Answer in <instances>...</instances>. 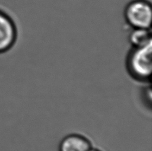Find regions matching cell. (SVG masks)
<instances>
[{"label":"cell","mask_w":152,"mask_h":151,"mask_svg":"<svg viewBox=\"0 0 152 151\" xmlns=\"http://www.w3.org/2000/svg\"><path fill=\"white\" fill-rule=\"evenodd\" d=\"M152 42L145 46L132 47L127 53L126 67L132 79L146 83L151 78L152 71Z\"/></svg>","instance_id":"obj_1"},{"label":"cell","mask_w":152,"mask_h":151,"mask_svg":"<svg viewBox=\"0 0 152 151\" xmlns=\"http://www.w3.org/2000/svg\"><path fill=\"white\" fill-rule=\"evenodd\" d=\"M124 18L132 29H151L152 7L148 0H132L125 7Z\"/></svg>","instance_id":"obj_2"},{"label":"cell","mask_w":152,"mask_h":151,"mask_svg":"<svg viewBox=\"0 0 152 151\" xmlns=\"http://www.w3.org/2000/svg\"><path fill=\"white\" fill-rule=\"evenodd\" d=\"M18 39V29L14 21L0 9V53L10 51Z\"/></svg>","instance_id":"obj_3"},{"label":"cell","mask_w":152,"mask_h":151,"mask_svg":"<svg viewBox=\"0 0 152 151\" xmlns=\"http://www.w3.org/2000/svg\"><path fill=\"white\" fill-rule=\"evenodd\" d=\"M92 147L91 141L83 134L72 133L64 137L59 145V151H89Z\"/></svg>","instance_id":"obj_4"},{"label":"cell","mask_w":152,"mask_h":151,"mask_svg":"<svg viewBox=\"0 0 152 151\" xmlns=\"http://www.w3.org/2000/svg\"><path fill=\"white\" fill-rule=\"evenodd\" d=\"M132 47H142L152 42L151 31L149 29H132L129 35Z\"/></svg>","instance_id":"obj_5"},{"label":"cell","mask_w":152,"mask_h":151,"mask_svg":"<svg viewBox=\"0 0 152 151\" xmlns=\"http://www.w3.org/2000/svg\"><path fill=\"white\" fill-rule=\"evenodd\" d=\"M89 151H102V150H101L100 149H96V148H93V147H92L91 149L89 150Z\"/></svg>","instance_id":"obj_6"}]
</instances>
